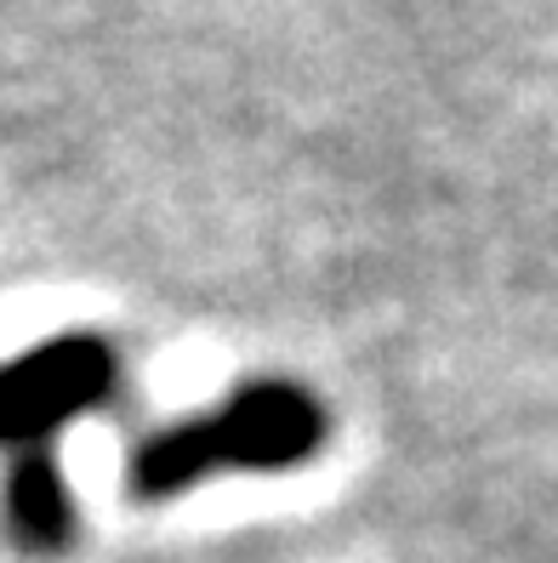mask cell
I'll return each mask as SVG.
<instances>
[{"mask_svg":"<svg viewBox=\"0 0 558 563\" xmlns=\"http://www.w3.org/2000/svg\"><path fill=\"white\" fill-rule=\"evenodd\" d=\"M325 439H331V410L314 387L291 376H256L200 416L154 427L125 461V489L138 501H172L211 473H285L314 461Z\"/></svg>","mask_w":558,"mask_h":563,"instance_id":"obj_1","label":"cell"},{"mask_svg":"<svg viewBox=\"0 0 558 563\" xmlns=\"http://www.w3.org/2000/svg\"><path fill=\"white\" fill-rule=\"evenodd\" d=\"M120 353L109 336L63 330L0 364V450L52 444L69 421L103 410L120 393Z\"/></svg>","mask_w":558,"mask_h":563,"instance_id":"obj_2","label":"cell"},{"mask_svg":"<svg viewBox=\"0 0 558 563\" xmlns=\"http://www.w3.org/2000/svg\"><path fill=\"white\" fill-rule=\"evenodd\" d=\"M0 529L29 558H52L75 541V529H80L75 489L63 478V461L52 444L12 455L7 478H0Z\"/></svg>","mask_w":558,"mask_h":563,"instance_id":"obj_3","label":"cell"}]
</instances>
